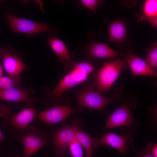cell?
<instances>
[{
    "mask_svg": "<svg viewBox=\"0 0 157 157\" xmlns=\"http://www.w3.org/2000/svg\"><path fill=\"white\" fill-rule=\"evenodd\" d=\"M142 15L140 17V21H147L153 27L157 26V1L147 0L144 1Z\"/></svg>",
    "mask_w": 157,
    "mask_h": 157,
    "instance_id": "cell-17",
    "label": "cell"
},
{
    "mask_svg": "<svg viewBox=\"0 0 157 157\" xmlns=\"http://www.w3.org/2000/svg\"><path fill=\"white\" fill-rule=\"evenodd\" d=\"M129 136L127 134L120 136L111 132H108L101 135L99 144L100 147L104 145L112 147L125 156L127 153L133 152L134 151L133 148L128 145V142L131 141L128 138Z\"/></svg>",
    "mask_w": 157,
    "mask_h": 157,
    "instance_id": "cell-9",
    "label": "cell"
},
{
    "mask_svg": "<svg viewBox=\"0 0 157 157\" xmlns=\"http://www.w3.org/2000/svg\"><path fill=\"white\" fill-rule=\"evenodd\" d=\"M108 42H121L126 37L127 28L125 24L120 20L112 22L109 25Z\"/></svg>",
    "mask_w": 157,
    "mask_h": 157,
    "instance_id": "cell-18",
    "label": "cell"
},
{
    "mask_svg": "<svg viewBox=\"0 0 157 157\" xmlns=\"http://www.w3.org/2000/svg\"><path fill=\"white\" fill-rule=\"evenodd\" d=\"M81 127L77 124H67L56 131L53 135L54 154L58 157L65 154L69 144L76 138L77 131Z\"/></svg>",
    "mask_w": 157,
    "mask_h": 157,
    "instance_id": "cell-5",
    "label": "cell"
},
{
    "mask_svg": "<svg viewBox=\"0 0 157 157\" xmlns=\"http://www.w3.org/2000/svg\"><path fill=\"white\" fill-rule=\"evenodd\" d=\"M1 52L0 51V54L1 53Z\"/></svg>",
    "mask_w": 157,
    "mask_h": 157,
    "instance_id": "cell-29",
    "label": "cell"
},
{
    "mask_svg": "<svg viewBox=\"0 0 157 157\" xmlns=\"http://www.w3.org/2000/svg\"><path fill=\"white\" fill-rule=\"evenodd\" d=\"M5 139V138L0 130V141L4 140Z\"/></svg>",
    "mask_w": 157,
    "mask_h": 157,
    "instance_id": "cell-26",
    "label": "cell"
},
{
    "mask_svg": "<svg viewBox=\"0 0 157 157\" xmlns=\"http://www.w3.org/2000/svg\"><path fill=\"white\" fill-rule=\"evenodd\" d=\"M138 155L139 157H155L152 153L150 148L148 146L147 148L140 151Z\"/></svg>",
    "mask_w": 157,
    "mask_h": 157,
    "instance_id": "cell-24",
    "label": "cell"
},
{
    "mask_svg": "<svg viewBox=\"0 0 157 157\" xmlns=\"http://www.w3.org/2000/svg\"><path fill=\"white\" fill-rule=\"evenodd\" d=\"M80 110L78 107L72 108L57 106L40 112L38 115V117L40 120L48 124H53L64 120Z\"/></svg>",
    "mask_w": 157,
    "mask_h": 157,
    "instance_id": "cell-7",
    "label": "cell"
},
{
    "mask_svg": "<svg viewBox=\"0 0 157 157\" xmlns=\"http://www.w3.org/2000/svg\"><path fill=\"white\" fill-rule=\"evenodd\" d=\"M3 58L4 68L10 77L19 76L21 73L27 67V65L15 55L5 53Z\"/></svg>",
    "mask_w": 157,
    "mask_h": 157,
    "instance_id": "cell-14",
    "label": "cell"
},
{
    "mask_svg": "<svg viewBox=\"0 0 157 157\" xmlns=\"http://www.w3.org/2000/svg\"><path fill=\"white\" fill-rule=\"evenodd\" d=\"M85 52L87 58L92 60L99 58H113L119 55L106 44L94 41L88 44Z\"/></svg>",
    "mask_w": 157,
    "mask_h": 157,
    "instance_id": "cell-12",
    "label": "cell"
},
{
    "mask_svg": "<svg viewBox=\"0 0 157 157\" xmlns=\"http://www.w3.org/2000/svg\"><path fill=\"white\" fill-rule=\"evenodd\" d=\"M94 71L93 65L88 61L74 63L67 74L51 92V97L54 98L61 96L69 89L86 80Z\"/></svg>",
    "mask_w": 157,
    "mask_h": 157,
    "instance_id": "cell-1",
    "label": "cell"
},
{
    "mask_svg": "<svg viewBox=\"0 0 157 157\" xmlns=\"http://www.w3.org/2000/svg\"><path fill=\"white\" fill-rule=\"evenodd\" d=\"M150 148L151 151L155 157H157V144H153L149 143L148 144Z\"/></svg>",
    "mask_w": 157,
    "mask_h": 157,
    "instance_id": "cell-25",
    "label": "cell"
},
{
    "mask_svg": "<svg viewBox=\"0 0 157 157\" xmlns=\"http://www.w3.org/2000/svg\"><path fill=\"white\" fill-rule=\"evenodd\" d=\"M48 42L59 61L64 65L65 70L67 72L74 63V54L69 52L65 43L59 38L50 37L48 39Z\"/></svg>",
    "mask_w": 157,
    "mask_h": 157,
    "instance_id": "cell-11",
    "label": "cell"
},
{
    "mask_svg": "<svg viewBox=\"0 0 157 157\" xmlns=\"http://www.w3.org/2000/svg\"><path fill=\"white\" fill-rule=\"evenodd\" d=\"M2 74L3 68L1 65L0 64V78L2 76Z\"/></svg>",
    "mask_w": 157,
    "mask_h": 157,
    "instance_id": "cell-27",
    "label": "cell"
},
{
    "mask_svg": "<svg viewBox=\"0 0 157 157\" xmlns=\"http://www.w3.org/2000/svg\"><path fill=\"white\" fill-rule=\"evenodd\" d=\"M134 122L130 107L124 103L108 117L104 128L111 129L124 126L131 127Z\"/></svg>",
    "mask_w": 157,
    "mask_h": 157,
    "instance_id": "cell-8",
    "label": "cell"
},
{
    "mask_svg": "<svg viewBox=\"0 0 157 157\" xmlns=\"http://www.w3.org/2000/svg\"><path fill=\"white\" fill-rule=\"evenodd\" d=\"M76 97L78 107L80 109L89 108L102 111L108 104L116 99L115 96L106 97L98 93L93 85L84 87L77 92Z\"/></svg>",
    "mask_w": 157,
    "mask_h": 157,
    "instance_id": "cell-3",
    "label": "cell"
},
{
    "mask_svg": "<svg viewBox=\"0 0 157 157\" xmlns=\"http://www.w3.org/2000/svg\"><path fill=\"white\" fill-rule=\"evenodd\" d=\"M125 58H118L108 62H103L102 67L98 71L94 84L96 91L102 94L111 90L126 63Z\"/></svg>",
    "mask_w": 157,
    "mask_h": 157,
    "instance_id": "cell-2",
    "label": "cell"
},
{
    "mask_svg": "<svg viewBox=\"0 0 157 157\" xmlns=\"http://www.w3.org/2000/svg\"><path fill=\"white\" fill-rule=\"evenodd\" d=\"M103 1L97 0H81L80 2L85 8L93 13L95 12L98 7L102 3Z\"/></svg>",
    "mask_w": 157,
    "mask_h": 157,
    "instance_id": "cell-22",
    "label": "cell"
},
{
    "mask_svg": "<svg viewBox=\"0 0 157 157\" xmlns=\"http://www.w3.org/2000/svg\"><path fill=\"white\" fill-rule=\"evenodd\" d=\"M68 147L73 157H85L82 146L76 138L71 142Z\"/></svg>",
    "mask_w": 157,
    "mask_h": 157,
    "instance_id": "cell-21",
    "label": "cell"
},
{
    "mask_svg": "<svg viewBox=\"0 0 157 157\" xmlns=\"http://www.w3.org/2000/svg\"><path fill=\"white\" fill-rule=\"evenodd\" d=\"M24 145L23 157H30L47 143L45 133L33 126L27 128L24 135L18 137Z\"/></svg>",
    "mask_w": 157,
    "mask_h": 157,
    "instance_id": "cell-4",
    "label": "cell"
},
{
    "mask_svg": "<svg viewBox=\"0 0 157 157\" xmlns=\"http://www.w3.org/2000/svg\"><path fill=\"white\" fill-rule=\"evenodd\" d=\"M29 89L13 88L8 89H0V99L8 101L23 102L30 107L34 106L37 99L31 96Z\"/></svg>",
    "mask_w": 157,
    "mask_h": 157,
    "instance_id": "cell-10",
    "label": "cell"
},
{
    "mask_svg": "<svg viewBox=\"0 0 157 157\" xmlns=\"http://www.w3.org/2000/svg\"><path fill=\"white\" fill-rule=\"evenodd\" d=\"M7 17L11 28L15 32L32 35L50 31L49 26L45 24L17 17L10 14H8Z\"/></svg>",
    "mask_w": 157,
    "mask_h": 157,
    "instance_id": "cell-6",
    "label": "cell"
},
{
    "mask_svg": "<svg viewBox=\"0 0 157 157\" xmlns=\"http://www.w3.org/2000/svg\"><path fill=\"white\" fill-rule=\"evenodd\" d=\"M76 138L84 148L85 157H93L94 149H97L100 147L99 144V138H92L89 135L81 130V129L77 131Z\"/></svg>",
    "mask_w": 157,
    "mask_h": 157,
    "instance_id": "cell-16",
    "label": "cell"
},
{
    "mask_svg": "<svg viewBox=\"0 0 157 157\" xmlns=\"http://www.w3.org/2000/svg\"><path fill=\"white\" fill-rule=\"evenodd\" d=\"M36 115V111L34 108L24 109L13 117L11 124L17 129L25 128L35 119Z\"/></svg>",
    "mask_w": 157,
    "mask_h": 157,
    "instance_id": "cell-15",
    "label": "cell"
},
{
    "mask_svg": "<svg viewBox=\"0 0 157 157\" xmlns=\"http://www.w3.org/2000/svg\"><path fill=\"white\" fill-rule=\"evenodd\" d=\"M125 59L134 76L144 75L157 76L156 70L151 67L145 60L139 58L135 54L129 53L127 54Z\"/></svg>",
    "mask_w": 157,
    "mask_h": 157,
    "instance_id": "cell-13",
    "label": "cell"
},
{
    "mask_svg": "<svg viewBox=\"0 0 157 157\" xmlns=\"http://www.w3.org/2000/svg\"><path fill=\"white\" fill-rule=\"evenodd\" d=\"M21 81V79L19 76L12 78L2 76L0 78V89L18 88L20 85Z\"/></svg>",
    "mask_w": 157,
    "mask_h": 157,
    "instance_id": "cell-19",
    "label": "cell"
},
{
    "mask_svg": "<svg viewBox=\"0 0 157 157\" xmlns=\"http://www.w3.org/2000/svg\"><path fill=\"white\" fill-rule=\"evenodd\" d=\"M10 113L9 108L6 104H3L0 106V117L6 119Z\"/></svg>",
    "mask_w": 157,
    "mask_h": 157,
    "instance_id": "cell-23",
    "label": "cell"
},
{
    "mask_svg": "<svg viewBox=\"0 0 157 157\" xmlns=\"http://www.w3.org/2000/svg\"><path fill=\"white\" fill-rule=\"evenodd\" d=\"M145 61L153 68H157V43L154 42L148 48L145 57Z\"/></svg>",
    "mask_w": 157,
    "mask_h": 157,
    "instance_id": "cell-20",
    "label": "cell"
},
{
    "mask_svg": "<svg viewBox=\"0 0 157 157\" xmlns=\"http://www.w3.org/2000/svg\"><path fill=\"white\" fill-rule=\"evenodd\" d=\"M20 157L19 156H15V157Z\"/></svg>",
    "mask_w": 157,
    "mask_h": 157,
    "instance_id": "cell-28",
    "label": "cell"
}]
</instances>
